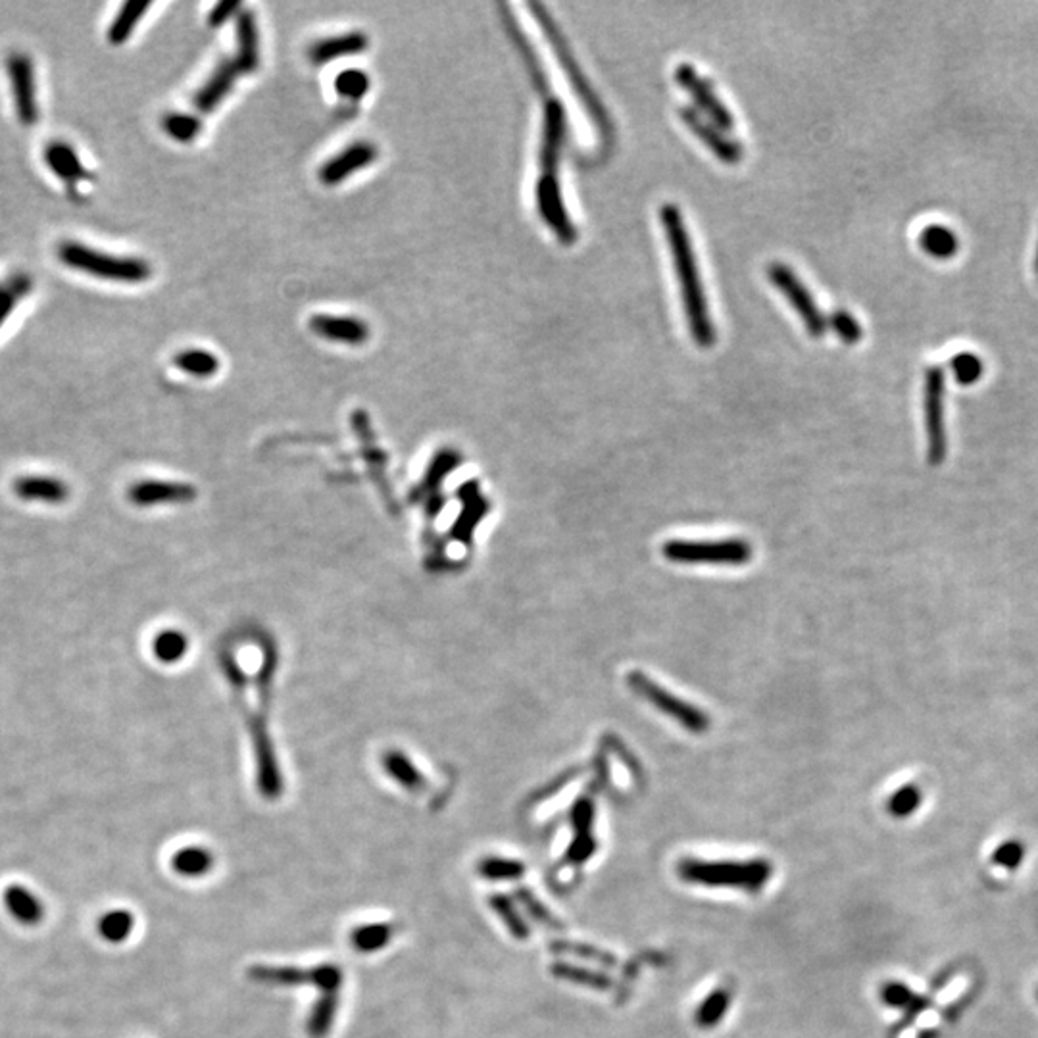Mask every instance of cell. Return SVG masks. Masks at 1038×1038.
Masks as SVG:
<instances>
[{"label": "cell", "instance_id": "obj_40", "mask_svg": "<svg viewBox=\"0 0 1038 1038\" xmlns=\"http://www.w3.org/2000/svg\"><path fill=\"white\" fill-rule=\"evenodd\" d=\"M919 804V791L914 787H906L902 791L896 792L892 796V802H890V810L898 816H906L914 810L915 806Z\"/></svg>", "mask_w": 1038, "mask_h": 1038}, {"label": "cell", "instance_id": "obj_16", "mask_svg": "<svg viewBox=\"0 0 1038 1038\" xmlns=\"http://www.w3.org/2000/svg\"><path fill=\"white\" fill-rule=\"evenodd\" d=\"M375 158H377L375 145H371L368 141L352 143L343 152H339L335 158H331V160H327L323 164L322 170H320V179H322V183L329 185V187L339 185L341 181H345L350 175L368 168L370 164L375 162Z\"/></svg>", "mask_w": 1038, "mask_h": 1038}, {"label": "cell", "instance_id": "obj_19", "mask_svg": "<svg viewBox=\"0 0 1038 1038\" xmlns=\"http://www.w3.org/2000/svg\"><path fill=\"white\" fill-rule=\"evenodd\" d=\"M368 45H370V41H368L366 33L350 31V33H343V35L327 37L320 43H316L310 49V58L316 64H327V62L343 58V56L360 54V52L368 49Z\"/></svg>", "mask_w": 1038, "mask_h": 1038}, {"label": "cell", "instance_id": "obj_9", "mask_svg": "<svg viewBox=\"0 0 1038 1038\" xmlns=\"http://www.w3.org/2000/svg\"><path fill=\"white\" fill-rule=\"evenodd\" d=\"M944 373L939 366L929 368L925 377V431H927V460L931 466H940L946 458L948 439L944 427Z\"/></svg>", "mask_w": 1038, "mask_h": 1038}, {"label": "cell", "instance_id": "obj_6", "mask_svg": "<svg viewBox=\"0 0 1038 1038\" xmlns=\"http://www.w3.org/2000/svg\"><path fill=\"white\" fill-rule=\"evenodd\" d=\"M4 70L10 83V95L18 122L27 129L35 127L41 120V102L37 93V72L33 58L27 52L14 50L6 56Z\"/></svg>", "mask_w": 1038, "mask_h": 1038}, {"label": "cell", "instance_id": "obj_7", "mask_svg": "<svg viewBox=\"0 0 1038 1038\" xmlns=\"http://www.w3.org/2000/svg\"><path fill=\"white\" fill-rule=\"evenodd\" d=\"M766 273L769 283L789 300L792 310L798 314L806 331L816 339L823 337L829 327V320L823 316V312L817 306L816 298L812 297V293L804 287L800 277L783 262H771L767 266Z\"/></svg>", "mask_w": 1038, "mask_h": 1038}, {"label": "cell", "instance_id": "obj_8", "mask_svg": "<svg viewBox=\"0 0 1038 1038\" xmlns=\"http://www.w3.org/2000/svg\"><path fill=\"white\" fill-rule=\"evenodd\" d=\"M627 683L633 691L641 694L646 702H650L662 714L673 717L685 729H689L692 733L708 731L710 717L706 716L702 710H698L696 706H692L689 702L666 691L664 687H660L658 683L648 679L641 671H631L627 677Z\"/></svg>", "mask_w": 1038, "mask_h": 1038}, {"label": "cell", "instance_id": "obj_3", "mask_svg": "<svg viewBox=\"0 0 1038 1038\" xmlns=\"http://www.w3.org/2000/svg\"><path fill=\"white\" fill-rule=\"evenodd\" d=\"M529 8L531 12L535 14V20L537 24L541 25V29L544 31V37L548 39V43L552 45V50L556 54V58L560 60V66L564 68V72L568 75L569 83L575 91V95L579 97V100L583 102L587 114L591 116L596 129L600 131L602 137H608L612 141L614 137V125L610 120V114L606 112L604 104L600 102V99L596 97L589 79L583 74V70L579 68V64L575 62L573 58V52L569 49L568 43H566V37L562 35V31L558 29V25L554 24V20L550 18L548 10L544 8L543 4L539 2H529Z\"/></svg>", "mask_w": 1038, "mask_h": 1038}, {"label": "cell", "instance_id": "obj_31", "mask_svg": "<svg viewBox=\"0 0 1038 1038\" xmlns=\"http://www.w3.org/2000/svg\"><path fill=\"white\" fill-rule=\"evenodd\" d=\"M370 75L358 68H348L335 77V91L343 99L360 100L370 91Z\"/></svg>", "mask_w": 1038, "mask_h": 1038}, {"label": "cell", "instance_id": "obj_10", "mask_svg": "<svg viewBox=\"0 0 1038 1038\" xmlns=\"http://www.w3.org/2000/svg\"><path fill=\"white\" fill-rule=\"evenodd\" d=\"M568 141V112L564 102L552 95L544 99L543 133H541V150H539V177H556L560 170L562 152Z\"/></svg>", "mask_w": 1038, "mask_h": 1038}, {"label": "cell", "instance_id": "obj_32", "mask_svg": "<svg viewBox=\"0 0 1038 1038\" xmlns=\"http://www.w3.org/2000/svg\"><path fill=\"white\" fill-rule=\"evenodd\" d=\"M385 769L408 791H421L425 787V779L418 773V769L400 754H389L385 760Z\"/></svg>", "mask_w": 1038, "mask_h": 1038}, {"label": "cell", "instance_id": "obj_38", "mask_svg": "<svg viewBox=\"0 0 1038 1038\" xmlns=\"http://www.w3.org/2000/svg\"><path fill=\"white\" fill-rule=\"evenodd\" d=\"M829 325L839 333V337L848 345H854V343H858L862 339V327L844 310L835 312L831 316V320H829Z\"/></svg>", "mask_w": 1038, "mask_h": 1038}, {"label": "cell", "instance_id": "obj_20", "mask_svg": "<svg viewBox=\"0 0 1038 1038\" xmlns=\"http://www.w3.org/2000/svg\"><path fill=\"white\" fill-rule=\"evenodd\" d=\"M237 58L235 64L241 74H252L260 66V41L256 18L250 12H241L237 16Z\"/></svg>", "mask_w": 1038, "mask_h": 1038}, {"label": "cell", "instance_id": "obj_21", "mask_svg": "<svg viewBox=\"0 0 1038 1038\" xmlns=\"http://www.w3.org/2000/svg\"><path fill=\"white\" fill-rule=\"evenodd\" d=\"M248 977L256 983L272 987H314V969H300L293 965H252L248 969Z\"/></svg>", "mask_w": 1038, "mask_h": 1038}, {"label": "cell", "instance_id": "obj_41", "mask_svg": "<svg viewBox=\"0 0 1038 1038\" xmlns=\"http://www.w3.org/2000/svg\"><path fill=\"white\" fill-rule=\"evenodd\" d=\"M241 14L243 12V6L241 2H220L214 6V10L208 14V25L210 27H220V25L227 24L235 14Z\"/></svg>", "mask_w": 1038, "mask_h": 1038}, {"label": "cell", "instance_id": "obj_18", "mask_svg": "<svg viewBox=\"0 0 1038 1038\" xmlns=\"http://www.w3.org/2000/svg\"><path fill=\"white\" fill-rule=\"evenodd\" d=\"M16 495L25 502H39V504H62L70 491L68 485L56 477L49 475H27L16 481L14 485Z\"/></svg>", "mask_w": 1038, "mask_h": 1038}, {"label": "cell", "instance_id": "obj_44", "mask_svg": "<svg viewBox=\"0 0 1038 1038\" xmlns=\"http://www.w3.org/2000/svg\"><path fill=\"white\" fill-rule=\"evenodd\" d=\"M1037 272H1038V250H1037Z\"/></svg>", "mask_w": 1038, "mask_h": 1038}, {"label": "cell", "instance_id": "obj_14", "mask_svg": "<svg viewBox=\"0 0 1038 1038\" xmlns=\"http://www.w3.org/2000/svg\"><path fill=\"white\" fill-rule=\"evenodd\" d=\"M43 160H45V166L49 168V172L60 183H64L68 193H72L74 197L77 195V189L89 179L87 166L81 162L77 150L66 141L49 143L43 152Z\"/></svg>", "mask_w": 1038, "mask_h": 1038}, {"label": "cell", "instance_id": "obj_34", "mask_svg": "<svg viewBox=\"0 0 1038 1038\" xmlns=\"http://www.w3.org/2000/svg\"><path fill=\"white\" fill-rule=\"evenodd\" d=\"M921 245L933 256H950L956 250V237L944 227H927L921 235Z\"/></svg>", "mask_w": 1038, "mask_h": 1038}, {"label": "cell", "instance_id": "obj_25", "mask_svg": "<svg viewBox=\"0 0 1038 1038\" xmlns=\"http://www.w3.org/2000/svg\"><path fill=\"white\" fill-rule=\"evenodd\" d=\"M173 364L193 377H212L220 370V360L216 354L204 348H185L177 352Z\"/></svg>", "mask_w": 1038, "mask_h": 1038}, {"label": "cell", "instance_id": "obj_35", "mask_svg": "<svg viewBox=\"0 0 1038 1038\" xmlns=\"http://www.w3.org/2000/svg\"><path fill=\"white\" fill-rule=\"evenodd\" d=\"M727 1008H729V994L725 990H716L698 1008L696 1023L702 1027H712L727 1012Z\"/></svg>", "mask_w": 1038, "mask_h": 1038}, {"label": "cell", "instance_id": "obj_17", "mask_svg": "<svg viewBox=\"0 0 1038 1038\" xmlns=\"http://www.w3.org/2000/svg\"><path fill=\"white\" fill-rule=\"evenodd\" d=\"M239 74L241 72H239L235 60H222L218 64V68L208 77V81L198 89L197 97H195L198 112H202V114L214 112L218 108V104L233 89L235 79Z\"/></svg>", "mask_w": 1038, "mask_h": 1038}, {"label": "cell", "instance_id": "obj_5", "mask_svg": "<svg viewBox=\"0 0 1038 1038\" xmlns=\"http://www.w3.org/2000/svg\"><path fill=\"white\" fill-rule=\"evenodd\" d=\"M662 552L669 562H675V564L744 566L752 558V546L742 539L669 541L662 546Z\"/></svg>", "mask_w": 1038, "mask_h": 1038}, {"label": "cell", "instance_id": "obj_33", "mask_svg": "<svg viewBox=\"0 0 1038 1038\" xmlns=\"http://www.w3.org/2000/svg\"><path fill=\"white\" fill-rule=\"evenodd\" d=\"M479 875L489 881H512L519 879L525 871V865L518 860H506V858H485L479 862Z\"/></svg>", "mask_w": 1038, "mask_h": 1038}, {"label": "cell", "instance_id": "obj_30", "mask_svg": "<svg viewBox=\"0 0 1038 1038\" xmlns=\"http://www.w3.org/2000/svg\"><path fill=\"white\" fill-rule=\"evenodd\" d=\"M164 131L177 143H193L202 129V124L197 116L183 114V112H172L164 118Z\"/></svg>", "mask_w": 1038, "mask_h": 1038}, {"label": "cell", "instance_id": "obj_13", "mask_svg": "<svg viewBox=\"0 0 1038 1038\" xmlns=\"http://www.w3.org/2000/svg\"><path fill=\"white\" fill-rule=\"evenodd\" d=\"M679 120L691 131L692 135L716 156L719 162L735 166L744 156L741 143L731 139L727 131L719 129L708 118H704L694 106H679Z\"/></svg>", "mask_w": 1038, "mask_h": 1038}, {"label": "cell", "instance_id": "obj_39", "mask_svg": "<svg viewBox=\"0 0 1038 1038\" xmlns=\"http://www.w3.org/2000/svg\"><path fill=\"white\" fill-rule=\"evenodd\" d=\"M952 368H954V375L956 379L962 383V385H969L973 381H977L981 377V360L973 354H958L952 362Z\"/></svg>", "mask_w": 1038, "mask_h": 1038}, {"label": "cell", "instance_id": "obj_26", "mask_svg": "<svg viewBox=\"0 0 1038 1038\" xmlns=\"http://www.w3.org/2000/svg\"><path fill=\"white\" fill-rule=\"evenodd\" d=\"M214 865L212 852L200 848V846H187L179 852H175L172 858V869L183 877H202L206 875Z\"/></svg>", "mask_w": 1038, "mask_h": 1038}, {"label": "cell", "instance_id": "obj_11", "mask_svg": "<svg viewBox=\"0 0 1038 1038\" xmlns=\"http://www.w3.org/2000/svg\"><path fill=\"white\" fill-rule=\"evenodd\" d=\"M673 77H675L677 85L691 95V99L696 104L694 108L704 118H708L712 124H716L723 131H733L735 129L733 112L721 102V99L716 95V91L712 89V85L702 75H698V72L692 66H689V64L677 66Z\"/></svg>", "mask_w": 1038, "mask_h": 1038}, {"label": "cell", "instance_id": "obj_29", "mask_svg": "<svg viewBox=\"0 0 1038 1038\" xmlns=\"http://www.w3.org/2000/svg\"><path fill=\"white\" fill-rule=\"evenodd\" d=\"M135 929V917L125 910H114L99 919V935L106 942L120 944L129 939Z\"/></svg>", "mask_w": 1038, "mask_h": 1038}, {"label": "cell", "instance_id": "obj_43", "mask_svg": "<svg viewBox=\"0 0 1038 1038\" xmlns=\"http://www.w3.org/2000/svg\"><path fill=\"white\" fill-rule=\"evenodd\" d=\"M964 989L965 979H958L950 989L944 990V992L940 994L939 1002H942V1004H944V1002H952V1000H954V998H956V996H958V994H960Z\"/></svg>", "mask_w": 1038, "mask_h": 1038}, {"label": "cell", "instance_id": "obj_24", "mask_svg": "<svg viewBox=\"0 0 1038 1038\" xmlns=\"http://www.w3.org/2000/svg\"><path fill=\"white\" fill-rule=\"evenodd\" d=\"M339 1012V994H322V998L314 1004L306 1021V1031L310 1038L329 1037Z\"/></svg>", "mask_w": 1038, "mask_h": 1038}, {"label": "cell", "instance_id": "obj_22", "mask_svg": "<svg viewBox=\"0 0 1038 1038\" xmlns=\"http://www.w3.org/2000/svg\"><path fill=\"white\" fill-rule=\"evenodd\" d=\"M4 906L10 915L22 925H39L45 917V904L39 896H35L22 885H12L4 890Z\"/></svg>", "mask_w": 1038, "mask_h": 1038}, {"label": "cell", "instance_id": "obj_42", "mask_svg": "<svg viewBox=\"0 0 1038 1038\" xmlns=\"http://www.w3.org/2000/svg\"><path fill=\"white\" fill-rule=\"evenodd\" d=\"M177 637L175 635H162L158 641H156V652L162 660H172L177 656Z\"/></svg>", "mask_w": 1038, "mask_h": 1038}, {"label": "cell", "instance_id": "obj_12", "mask_svg": "<svg viewBox=\"0 0 1038 1038\" xmlns=\"http://www.w3.org/2000/svg\"><path fill=\"white\" fill-rule=\"evenodd\" d=\"M535 200L541 220L550 227L556 239L564 245H573L579 239V231L569 218L560 181L556 177H539L535 187Z\"/></svg>", "mask_w": 1038, "mask_h": 1038}, {"label": "cell", "instance_id": "obj_15", "mask_svg": "<svg viewBox=\"0 0 1038 1038\" xmlns=\"http://www.w3.org/2000/svg\"><path fill=\"white\" fill-rule=\"evenodd\" d=\"M310 329L325 341L341 345L360 346L370 339L368 323L354 316L318 314L310 318Z\"/></svg>", "mask_w": 1038, "mask_h": 1038}, {"label": "cell", "instance_id": "obj_36", "mask_svg": "<svg viewBox=\"0 0 1038 1038\" xmlns=\"http://www.w3.org/2000/svg\"><path fill=\"white\" fill-rule=\"evenodd\" d=\"M491 908L495 910L498 917L504 921V925L510 929V933L518 939H525L527 937V927L523 923V919L519 917L518 910L514 908L512 900L502 896V894H496L491 898Z\"/></svg>", "mask_w": 1038, "mask_h": 1038}, {"label": "cell", "instance_id": "obj_37", "mask_svg": "<svg viewBox=\"0 0 1038 1038\" xmlns=\"http://www.w3.org/2000/svg\"><path fill=\"white\" fill-rule=\"evenodd\" d=\"M314 969V987L322 990V994H339L343 987L345 975L343 969L335 964H322L312 967Z\"/></svg>", "mask_w": 1038, "mask_h": 1038}, {"label": "cell", "instance_id": "obj_4", "mask_svg": "<svg viewBox=\"0 0 1038 1038\" xmlns=\"http://www.w3.org/2000/svg\"><path fill=\"white\" fill-rule=\"evenodd\" d=\"M679 875L689 881L706 887H731V889L756 890L764 889L771 875V867L762 860L754 862H698L683 860L679 864Z\"/></svg>", "mask_w": 1038, "mask_h": 1038}, {"label": "cell", "instance_id": "obj_27", "mask_svg": "<svg viewBox=\"0 0 1038 1038\" xmlns=\"http://www.w3.org/2000/svg\"><path fill=\"white\" fill-rule=\"evenodd\" d=\"M393 940V927L387 925V923H370V925H360L352 931L350 935V942L352 946L362 952V954H371V952H379L383 950L389 942Z\"/></svg>", "mask_w": 1038, "mask_h": 1038}, {"label": "cell", "instance_id": "obj_1", "mask_svg": "<svg viewBox=\"0 0 1038 1038\" xmlns=\"http://www.w3.org/2000/svg\"><path fill=\"white\" fill-rule=\"evenodd\" d=\"M660 223H662L664 235L668 239L669 252L673 258V268L677 275L683 310L687 316L692 341L700 348H710V346L716 345V327H714L710 310H708V300L704 293L702 277L698 272L687 223L683 220L681 210L669 202L660 208Z\"/></svg>", "mask_w": 1038, "mask_h": 1038}, {"label": "cell", "instance_id": "obj_28", "mask_svg": "<svg viewBox=\"0 0 1038 1038\" xmlns=\"http://www.w3.org/2000/svg\"><path fill=\"white\" fill-rule=\"evenodd\" d=\"M33 289V281L29 275H16L10 281L0 283V329L12 318L18 304Z\"/></svg>", "mask_w": 1038, "mask_h": 1038}, {"label": "cell", "instance_id": "obj_2", "mask_svg": "<svg viewBox=\"0 0 1038 1038\" xmlns=\"http://www.w3.org/2000/svg\"><path fill=\"white\" fill-rule=\"evenodd\" d=\"M56 256L68 270L110 283L139 285L152 275L149 262L143 258L110 254L79 241L60 243L56 248Z\"/></svg>", "mask_w": 1038, "mask_h": 1038}, {"label": "cell", "instance_id": "obj_23", "mask_svg": "<svg viewBox=\"0 0 1038 1038\" xmlns=\"http://www.w3.org/2000/svg\"><path fill=\"white\" fill-rule=\"evenodd\" d=\"M149 8L150 2H125L108 27V33H106L108 43L114 47L125 45L131 39V35L135 33L137 25L141 24L145 14L149 12Z\"/></svg>", "mask_w": 1038, "mask_h": 1038}]
</instances>
